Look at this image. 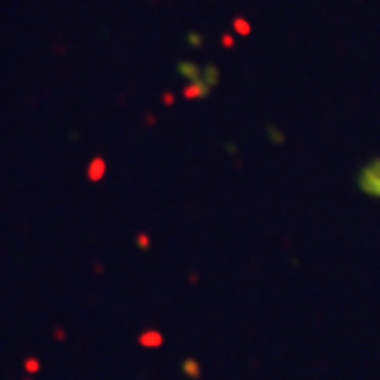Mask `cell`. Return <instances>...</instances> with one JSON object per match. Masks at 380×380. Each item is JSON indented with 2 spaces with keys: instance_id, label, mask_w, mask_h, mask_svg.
Instances as JSON below:
<instances>
[{
  "instance_id": "cell-1",
  "label": "cell",
  "mask_w": 380,
  "mask_h": 380,
  "mask_svg": "<svg viewBox=\"0 0 380 380\" xmlns=\"http://www.w3.org/2000/svg\"><path fill=\"white\" fill-rule=\"evenodd\" d=\"M358 190L366 193L368 197L380 200V158L368 161L366 166L358 170Z\"/></svg>"
}]
</instances>
